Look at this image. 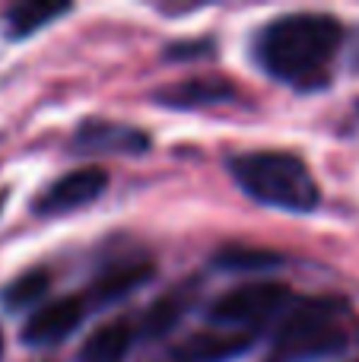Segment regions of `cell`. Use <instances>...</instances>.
<instances>
[{
  "instance_id": "6da1fadb",
  "label": "cell",
  "mask_w": 359,
  "mask_h": 362,
  "mask_svg": "<svg viewBox=\"0 0 359 362\" xmlns=\"http://www.w3.org/2000/svg\"><path fill=\"white\" fill-rule=\"evenodd\" d=\"M343 25L328 13H286L261 29L254 54L273 80L293 86L324 83L334 54L341 51Z\"/></svg>"
},
{
  "instance_id": "7a4b0ae2",
  "label": "cell",
  "mask_w": 359,
  "mask_h": 362,
  "mask_svg": "<svg viewBox=\"0 0 359 362\" xmlns=\"http://www.w3.org/2000/svg\"><path fill=\"white\" fill-rule=\"evenodd\" d=\"M359 340V318L341 296H315L293 302L273 331L277 362H318L343 356Z\"/></svg>"
},
{
  "instance_id": "3957f363",
  "label": "cell",
  "mask_w": 359,
  "mask_h": 362,
  "mask_svg": "<svg viewBox=\"0 0 359 362\" xmlns=\"http://www.w3.org/2000/svg\"><path fill=\"white\" fill-rule=\"evenodd\" d=\"M229 172L252 200L290 213H309L318 206L322 191L309 165L293 153H245L229 163Z\"/></svg>"
},
{
  "instance_id": "277c9868",
  "label": "cell",
  "mask_w": 359,
  "mask_h": 362,
  "mask_svg": "<svg viewBox=\"0 0 359 362\" xmlns=\"http://www.w3.org/2000/svg\"><path fill=\"white\" fill-rule=\"evenodd\" d=\"M293 305V293L280 280H252L223 293L210 305V321L229 331L252 334L267 321H280V315Z\"/></svg>"
},
{
  "instance_id": "5b68a950",
  "label": "cell",
  "mask_w": 359,
  "mask_h": 362,
  "mask_svg": "<svg viewBox=\"0 0 359 362\" xmlns=\"http://www.w3.org/2000/svg\"><path fill=\"white\" fill-rule=\"evenodd\" d=\"M105 191H108V172L99 169V165H83V169L67 172L54 185L45 187L35 200V210L42 216H64V213H73L80 206H89Z\"/></svg>"
},
{
  "instance_id": "8992f818",
  "label": "cell",
  "mask_w": 359,
  "mask_h": 362,
  "mask_svg": "<svg viewBox=\"0 0 359 362\" xmlns=\"http://www.w3.org/2000/svg\"><path fill=\"white\" fill-rule=\"evenodd\" d=\"M83 315H86V302L80 296H64L48 305L35 308L23 327V344L29 346H54L67 340L70 334L80 327Z\"/></svg>"
},
{
  "instance_id": "52a82bcc",
  "label": "cell",
  "mask_w": 359,
  "mask_h": 362,
  "mask_svg": "<svg viewBox=\"0 0 359 362\" xmlns=\"http://www.w3.org/2000/svg\"><path fill=\"white\" fill-rule=\"evenodd\" d=\"M73 146L83 153H143L150 146V137L137 127H127V124H114V121H83L73 134Z\"/></svg>"
},
{
  "instance_id": "ba28073f",
  "label": "cell",
  "mask_w": 359,
  "mask_h": 362,
  "mask_svg": "<svg viewBox=\"0 0 359 362\" xmlns=\"http://www.w3.org/2000/svg\"><path fill=\"white\" fill-rule=\"evenodd\" d=\"M254 344L252 334L242 331H201L175 346L178 362H229Z\"/></svg>"
},
{
  "instance_id": "9c48e42d",
  "label": "cell",
  "mask_w": 359,
  "mask_h": 362,
  "mask_svg": "<svg viewBox=\"0 0 359 362\" xmlns=\"http://www.w3.org/2000/svg\"><path fill=\"white\" fill-rule=\"evenodd\" d=\"M233 95H235L233 83L220 80V76H194V80L163 86L153 99L165 108H207V105L229 102Z\"/></svg>"
},
{
  "instance_id": "30bf717a",
  "label": "cell",
  "mask_w": 359,
  "mask_h": 362,
  "mask_svg": "<svg viewBox=\"0 0 359 362\" xmlns=\"http://www.w3.org/2000/svg\"><path fill=\"white\" fill-rule=\"evenodd\" d=\"M150 276H153L150 261H131V264L108 267L105 274L95 276L93 289H89V299L99 302V305H105V302H118V299H124V296H131L134 289H140Z\"/></svg>"
},
{
  "instance_id": "8fae6325",
  "label": "cell",
  "mask_w": 359,
  "mask_h": 362,
  "mask_svg": "<svg viewBox=\"0 0 359 362\" xmlns=\"http://www.w3.org/2000/svg\"><path fill=\"white\" fill-rule=\"evenodd\" d=\"M131 344H134L131 321H112V325H102L99 331L89 334V340L83 344V359L86 362H121V356L127 353Z\"/></svg>"
},
{
  "instance_id": "7c38bea8",
  "label": "cell",
  "mask_w": 359,
  "mask_h": 362,
  "mask_svg": "<svg viewBox=\"0 0 359 362\" xmlns=\"http://www.w3.org/2000/svg\"><path fill=\"white\" fill-rule=\"evenodd\" d=\"M73 10L70 4H48V0H29V4H16L10 13H6V32L13 38H25L35 35L38 29L51 23L57 16H67Z\"/></svg>"
},
{
  "instance_id": "4fadbf2b",
  "label": "cell",
  "mask_w": 359,
  "mask_h": 362,
  "mask_svg": "<svg viewBox=\"0 0 359 362\" xmlns=\"http://www.w3.org/2000/svg\"><path fill=\"white\" fill-rule=\"evenodd\" d=\"M184 312H188V289L165 293L163 299H159L156 305H153L150 312L143 315V325H140V331H143L146 340H153V337H159V334L172 331Z\"/></svg>"
},
{
  "instance_id": "5bb4252c",
  "label": "cell",
  "mask_w": 359,
  "mask_h": 362,
  "mask_svg": "<svg viewBox=\"0 0 359 362\" xmlns=\"http://www.w3.org/2000/svg\"><path fill=\"white\" fill-rule=\"evenodd\" d=\"M45 289H48V270L35 267V270H25V274H19L16 280L10 283V286L4 289V305L6 308H25V305H35L38 299L45 296Z\"/></svg>"
},
{
  "instance_id": "9a60e30c",
  "label": "cell",
  "mask_w": 359,
  "mask_h": 362,
  "mask_svg": "<svg viewBox=\"0 0 359 362\" xmlns=\"http://www.w3.org/2000/svg\"><path fill=\"white\" fill-rule=\"evenodd\" d=\"M220 267H229V270H271V267H280L283 257L273 255V251H223L220 257Z\"/></svg>"
},
{
  "instance_id": "2e32d148",
  "label": "cell",
  "mask_w": 359,
  "mask_h": 362,
  "mask_svg": "<svg viewBox=\"0 0 359 362\" xmlns=\"http://www.w3.org/2000/svg\"><path fill=\"white\" fill-rule=\"evenodd\" d=\"M146 362H178V356H175V350H169V353H163V356H153Z\"/></svg>"
},
{
  "instance_id": "e0dca14e",
  "label": "cell",
  "mask_w": 359,
  "mask_h": 362,
  "mask_svg": "<svg viewBox=\"0 0 359 362\" xmlns=\"http://www.w3.org/2000/svg\"><path fill=\"white\" fill-rule=\"evenodd\" d=\"M356 51H359V48H356ZM356 64H359V54H356Z\"/></svg>"
},
{
  "instance_id": "ac0fdd59",
  "label": "cell",
  "mask_w": 359,
  "mask_h": 362,
  "mask_svg": "<svg viewBox=\"0 0 359 362\" xmlns=\"http://www.w3.org/2000/svg\"><path fill=\"white\" fill-rule=\"evenodd\" d=\"M0 206H4V200H0Z\"/></svg>"
}]
</instances>
